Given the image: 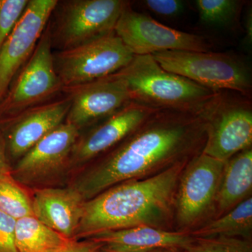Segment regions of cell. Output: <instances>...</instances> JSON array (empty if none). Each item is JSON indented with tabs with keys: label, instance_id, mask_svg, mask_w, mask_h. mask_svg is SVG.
<instances>
[{
	"label": "cell",
	"instance_id": "1",
	"mask_svg": "<svg viewBox=\"0 0 252 252\" xmlns=\"http://www.w3.org/2000/svg\"><path fill=\"white\" fill-rule=\"evenodd\" d=\"M206 113L157 109L102 158L79 170L70 187L86 201L119 184L193 158L206 141Z\"/></svg>",
	"mask_w": 252,
	"mask_h": 252
},
{
	"label": "cell",
	"instance_id": "2",
	"mask_svg": "<svg viewBox=\"0 0 252 252\" xmlns=\"http://www.w3.org/2000/svg\"><path fill=\"white\" fill-rule=\"evenodd\" d=\"M187 162H177L148 178L119 184L86 200L74 240L139 225L158 228L170 215Z\"/></svg>",
	"mask_w": 252,
	"mask_h": 252
},
{
	"label": "cell",
	"instance_id": "3",
	"mask_svg": "<svg viewBox=\"0 0 252 252\" xmlns=\"http://www.w3.org/2000/svg\"><path fill=\"white\" fill-rule=\"evenodd\" d=\"M116 74L126 83L131 101L154 109L203 112L220 93L165 70L152 55L135 56Z\"/></svg>",
	"mask_w": 252,
	"mask_h": 252
},
{
	"label": "cell",
	"instance_id": "4",
	"mask_svg": "<svg viewBox=\"0 0 252 252\" xmlns=\"http://www.w3.org/2000/svg\"><path fill=\"white\" fill-rule=\"evenodd\" d=\"M152 56L165 70L210 90L238 93L251 97V69L246 61L237 55L170 51Z\"/></svg>",
	"mask_w": 252,
	"mask_h": 252
},
{
	"label": "cell",
	"instance_id": "5",
	"mask_svg": "<svg viewBox=\"0 0 252 252\" xmlns=\"http://www.w3.org/2000/svg\"><path fill=\"white\" fill-rule=\"evenodd\" d=\"M130 3L124 0H69L58 3L52 46L64 51L114 32L118 20Z\"/></svg>",
	"mask_w": 252,
	"mask_h": 252
},
{
	"label": "cell",
	"instance_id": "6",
	"mask_svg": "<svg viewBox=\"0 0 252 252\" xmlns=\"http://www.w3.org/2000/svg\"><path fill=\"white\" fill-rule=\"evenodd\" d=\"M206 141L203 153L226 162L252 147L251 97L238 93L220 92L206 114Z\"/></svg>",
	"mask_w": 252,
	"mask_h": 252
},
{
	"label": "cell",
	"instance_id": "7",
	"mask_svg": "<svg viewBox=\"0 0 252 252\" xmlns=\"http://www.w3.org/2000/svg\"><path fill=\"white\" fill-rule=\"evenodd\" d=\"M63 90L62 82L55 68L48 28L0 102V119L6 120L32 107L49 102Z\"/></svg>",
	"mask_w": 252,
	"mask_h": 252
},
{
	"label": "cell",
	"instance_id": "8",
	"mask_svg": "<svg viewBox=\"0 0 252 252\" xmlns=\"http://www.w3.org/2000/svg\"><path fill=\"white\" fill-rule=\"evenodd\" d=\"M135 55L115 32L72 49L54 53V65L63 88L112 75L122 70Z\"/></svg>",
	"mask_w": 252,
	"mask_h": 252
},
{
	"label": "cell",
	"instance_id": "9",
	"mask_svg": "<svg viewBox=\"0 0 252 252\" xmlns=\"http://www.w3.org/2000/svg\"><path fill=\"white\" fill-rule=\"evenodd\" d=\"M117 35L135 56L170 51L208 52L210 45L203 36L172 29L148 14L126 6L114 30Z\"/></svg>",
	"mask_w": 252,
	"mask_h": 252
},
{
	"label": "cell",
	"instance_id": "10",
	"mask_svg": "<svg viewBox=\"0 0 252 252\" xmlns=\"http://www.w3.org/2000/svg\"><path fill=\"white\" fill-rule=\"evenodd\" d=\"M64 122L23 156L11 170L14 180L23 185L41 186L69 171V160L80 133Z\"/></svg>",
	"mask_w": 252,
	"mask_h": 252
},
{
	"label": "cell",
	"instance_id": "11",
	"mask_svg": "<svg viewBox=\"0 0 252 252\" xmlns=\"http://www.w3.org/2000/svg\"><path fill=\"white\" fill-rule=\"evenodd\" d=\"M58 2L57 0H29L23 16L1 46L0 102L35 49Z\"/></svg>",
	"mask_w": 252,
	"mask_h": 252
},
{
	"label": "cell",
	"instance_id": "12",
	"mask_svg": "<svg viewBox=\"0 0 252 252\" xmlns=\"http://www.w3.org/2000/svg\"><path fill=\"white\" fill-rule=\"evenodd\" d=\"M144 104L130 101L84 135L74 144L69 171L80 170L91 160L107 153L125 140L155 111Z\"/></svg>",
	"mask_w": 252,
	"mask_h": 252
},
{
	"label": "cell",
	"instance_id": "13",
	"mask_svg": "<svg viewBox=\"0 0 252 252\" xmlns=\"http://www.w3.org/2000/svg\"><path fill=\"white\" fill-rule=\"evenodd\" d=\"M70 101L65 122L80 130L109 117L131 101L127 86L117 74L63 88Z\"/></svg>",
	"mask_w": 252,
	"mask_h": 252
},
{
	"label": "cell",
	"instance_id": "14",
	"mask_svg": "<svg viewBox=\"0 0 252 252\" xmlns=\"http://www.w3.org/2000/svg\"><path fill=\"white\" fill-rule=\"evenodd\" d=\"M225 162L203 152L192 159L179 181L177 217L182 225L193 224L216 199Z\"/></svg>",
	"mask_w": 252,
	"mask_h": 252
},
{
	"label": "cell",
	"instance_id": "15",
	"mask_svg": "<svg viewBox=\"0 0 252 252\" xmlns=\"http://www.w3.org/2000/svg\"><path fill=\"white\" fill-rule=\"evenodd\" d=\"M70 107L68 97L32 107L3 122L9 124L5 138L11 157L21 158L45 136L65 122Z\"/></svg>",
	"mask_w": 252,
	"mask_h": 252
},
{
	"label": "cell",
	"instance_id": "16",
	"mask_svg": "<svg viewBox=\"0 0 252 252\" xmlns=\"http://www.w3.org/2000/svg\"><path fill=\"white\" fill-rule=\"evenodd\" d=\"M36 220L64 238L74 240L80 223L85 200L73 187L42 188L32 198Z\"/></svg>",
	"mask_w": 252,
	"mask_h": 252
},
{
	"label": "cell",
	"instance_id": "17",
	"mask_svg": "<svg viewBox=\"0 0 252 252\" xmlns=\"http://www.w3.org/2000/svg\"><path fill=\"white\" fill-rule=\"evenodd\" d=\"M87 239L101 244L104 248L111 251L140 252L176 249L185 250L195 238L185 233L139 225L126 229L101 232Z\"/></svg>",
	"mask_w": 252,
	"mask_h": 252
},
{
	"label": "cell",
	"instance_id": "18",
	"mask_svg": "<svg viewBox=\"0 0 252 252\" xmlns=\"http://www.w3.org/2000/svg\"><path fill=\"white\" fill-rule=\"evenodd\" d=\"M252 188V149H245L225 162L216 200L221 211L233 209Z\"/></svg>",
	"mask_w": 252,
	"mask_h": 252
},
{
	"label": "cell",
	"instance_id": "19",
	"mask_svg": "<svg viewBox=\"0 0 252 252\" xmlns=\"http://www.w3.org/2000/svg\"><path fill=\"white\" fill-rule=\"evenodd\" d=\"M70 240L46 226L34 216L16 220L18 252H62Z\"/></svg>",
	"mask_w": 252,
	"mask_h": 252
},
{
	"label": "cell",
	"instance_id": "20",
	"mask_svg": "<svg viewBox=\"0 0 252 252\" xmlns=\"http://www.w3.org/2000/svg\"><path fill=\"white\" fill-rule=\"evenodd\" d=\"M252 227V199L243 200L224 216L212 220L190 235L194 238H235L250 235Z\"/></svg>",
	"mask_w": 252,
	"mask_h": 252
},
{
	"label": "cell",
	"instance_id": "21",
	"mask_svg": "<svg viewBox=\"0 0 252 252\" xmlns=\"http://www.w3.org/2000/svg\"><path fill=\"white\" fill-rule=\"evenodd\" d=\"M0 210L16 220L34 216L32 198L11 174L0 176Z\"/></svg>",
	"mask_w": 252,
	"mask_h": 252
},
{
	"label": "cell",
	"instance_id": "22",
	"mask_svg": "<svg viewBox=\"0 0 252 252\" xmlns=\"http://www.w3.org/2000/svg\"><path fill=\"white\" fill-rule=\"evenodd\" d=\"M200 21L209 26L228 27L238 21L245 1L240 0H197Z\"/></svg>",
	"mask_w": 252,
	"mask_h": 252
},
{
	"label": "cell",
	"instance_id": "23",
	"mask_svg": "<svg viewBox=\"0 0 252 252\" xmlns=\"http://www.w3.org/2000/svg\"><path fill=\"white\" fill-rule=\"evenodd\" d=\"M186 252H252L251 244L236 238H195Z\"/></svg>",
	"mask_w": 252,
	"mask_h": 252
},
{
	"label": "cell",
	"instance_id": "24",
	"mask_svg": "<svg viewBox=\"0 0 252 252\" xmlns=\"http://www.w3.org/2000/svg\"><path fill=\"white\" fill-rule=\"evenodd\" d=\"M29 0H0V49L27 7Z\"/></svg>",
	"mask_w": 252,
	"mask_h": 252
},
{
	"label": "cell",
	"instance_id": "25",
	"mask_svg": "<svg viewBox=\"0 0 252 252\" xmlns=\"http://www.w3.org/2000/svg\"><path fill=\"white\" fill-rule=\"evenodd\" d=\"M16 224V220L0 210V252H18Z\"/></svg>",
	"mask_w": 252,
	"mask_h": 252
},
{
	"label": "cell",
	"instance_id": "26",
	"mask_svg": "<svg viewBox=\"0 0 252 252\" xmlns=\"http://www.w3.org/2000/svg\"><path fill=\"white\" fill-rule=\"evenodd\" d=\"M142 2L146 9L164 17H177L185 10V3L180 0H145Z\"/></svg>",
	"mask_w": 252,
	"mask_h": 252
},
{
	"label": "cell",
	"instance_id": "27",
	"mask_svg": "<svg viewBox=\"0 0 252 252\" xmlns=\"http://www.w3.org/2000/svg\"><path fill=\"white\" fill-rule=\"evenodd\" d=\"M102 245L94 240H71L62 252H97Z\"/></svg>",
	"mask_w": 252,
	"mask_h": 252
},
{
	"label": "cell",
	"instance_id": "28",
	"mask_svg": "<svg viewBox=\"0 0 252 252\" xmlns=\"http://www.w3.org/2000/svg\"><path fill=\"white\" fill-rule=\"evenodd\" d=\"M6 140L0 128V176L11 174V168L6 156Z\"/></svg>",
	"mask_w": 252,
	"mask_h": 252
},
{
	"label": "cell",
	"instance_id": "29",
	"mask_svg": "<svg viewBox=\"0 0 252 252\" xmlns=\"http://www.w3.org/2000/svg\"><path fill=\"white\" fill-rule=\"evenodd\" d=\"M252 9H248L247 12L245 28H246V37L245 38V44L247 47H251L252 42Z\"/></svg>",
	"mask_w": 252,
	"mask_h": 252
},
{
	"label": "cell",
	"instance_id": "30",
	"mask_svg": "<svg viewBox=\"0 0 252 252\" xmlns=\"http://www.w3.org/2000/svg\"><path fill=\"white\" fill-rule=\"evenodd\" d=\"M169 250H152V251H147V252H167ZM113 252L111 251V250H107V249L104 248L103 247H101V248L99 249L98 252Z\"/></svg>",
	"mask_w": 252,
	"mask_h": 252
}]
</instances>
